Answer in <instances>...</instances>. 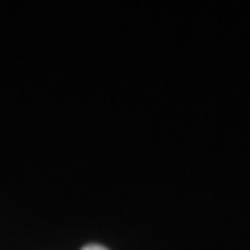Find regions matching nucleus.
Returning a JSON list of instances; mask_svg holds the SVG:
<instances>
[{
  "mask_svg": "<svg viewBox=\"0 0 250 250\" xmlns=\"http://www.w3.org/2000/svg\"><path fill=\"white\" fill-rule=\"evenodd\" d=\"M81 250H109V248H104V246H100V243H88V246H83Z\"/></svg>",
  "mask_w": 250,
  "mask_h": 250,
  "instance_id": "f257e3e1",
  "label": "nucleus"
}]
</instances>
